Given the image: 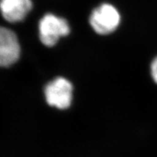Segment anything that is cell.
Here are the masks:
<instances>
[{
    "instance_id": "obj_2",
    "label": "cell",
    "mask_w": 157,
    "mask_h": 157,
    "mask_svg": "<svg viewBox=\"0 0 157 157\" xmlns=\"http://www.w3.org/2000/svg\"><path fill=\"white\" fill-rule=\"evenodd\" d=\"M120 19V15L116 7L104 3L93 11L90 16V24L97 34L107 35L117 29Z\"/></svg>"
},
{
    "instance_id": "obj_4",
    "label": "cell",
    "mask_w": 157,
    "mask_h": 157,
    "mask_svg": "<svg viewBox=\"0 0 157 157\" xmlns=\"http://www.w3.org/2000/svg\"><path fill=\"white\" fill-rule=\"evenodd\" d=\"M21 46L17 35L10 29L0 26V67H9L17 62Z\"/></svg>"
},
{
    "instance_id": "obj_6",
    "label": "cell",
    "mask_w": 157,
    "mask_h": 157,
    "mask_svg": "<svg viewBox=\"0 0 157 157\" xmlns=\"http://www.w3.org/2000/svg\"><path fill=\"white\" fill-rule=\"evenodd\" d=\"M151 74L153 80L155 82V83L157 84V57L153 60L151 65Z\"/></svg>"
},
{
    "instance_id": "obj_1",
    "label": "cell",
    "mask_w": 157,
    "mask_h": 157,
    "mask_svg": "<svg viewBox=\"0 0 157 157\" xmlns=\"http://www.w3.org/2000/svg\"><path fill=\"white\" fill-rule=\"evenodd\" d=\"M39 39L47 47H53L60 37L70 33V26L66 19L48 13L42 17L39 23Z\"/></svg>"
},
{
    "instance_id": "obj_3",
    "label": "cell",
    "mask_w": 157,
    "mask_h": 157,
    "mask_svg": "<svg viewBox=\"0 0 157 157\" xmlns=\"http://www.w3.org/2000/svg\"><path fill=\"white\" fill-rule=\"evenodd\" d=\"M73 87L68 80L58 77L47 84L44 89L46 101L51 106L59 109H68L72 101Z\"/></svg>"
},
{
    "instance_id": "obj_5",
    "label": "cell",
    "mask_w": 157,
    "mask_h": 157,
    "mask_svg": "<svg viewBox=\"0 0 157 157\" xmlns=\"http://www.w3.org/2000/svg\"><path fill=\"white\" fill-rule=\"evenodd\" d=\"M32 8L31 0H0V11L10 23L22 21Z\"/></svg>"
}]
</instances>
